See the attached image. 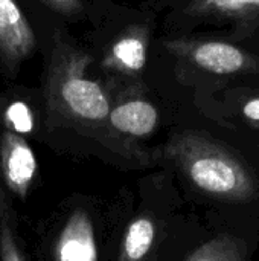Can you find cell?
I'll list each match as a JSON object with an SVG mask.
<instances>
[{
  "label": "cell",
  "mask_w": 259,
  "mask_h": 261,
  "mask_svg": "<svg viewBox=\"0 0 259 261\" xmlns=\"http://www.w3.org/2000/svg\"><path fill=\"white\" fill-rule=\"evenodd\" d=\"M183 34H203L259 54V0H177L171 14Z\"/></svg>",
  "instance_id": "277c9868"
},
{
  "label": "cell",
  "mask_w": 259,
  "mask_h": 261,
  "mask_svg": "<svg viewBox=\"0 0 259 261\" xmlns=\"http://www.w3.org/2000/svg\"><path fill=\"white\" fill-rule=\"evenodd\" d=\"M165 154L200 191L221 200H250L258 194L253 174L238 156L198 130H182L171 136Z\"/></svg>",
  "instance_id": "7a4b0ae2"
},
{
  "label": "cell",
  "mask_w": 259,
  "mask_h": 261,
  "mask_svg": "<svg viewBox=\"0 0 259 261\" xmlns=\"http://www.w3.org/2000/svg\"><path fill=\"white\" fill-rule=\"evenodd\" d=\"M90 63L92 57L84 50L55 38L44 81L47 113L53 121L98 138L108 147L127 151V142L110 127L111 101L105 89L87 73Z\"/></svg>",
  "instance_id": "6da1fadb"
},
{
  "label": "cell",
  "mask_w": 259,
  "mask_h": 261,
  "mask_svg": "<svg viewBox=\"0 0 259 261\" xmlns=\"http://www.w3.org/2000/svg\"><path fill=\"white\" fill-rule=\"evenodd\" d=\"M0 171L5 185L20 199H26L37 173V159L27 141L12 130L0 136Z\"/></svg>",
  "instance_id": "8992f818"
},
{
  "label": "cell",
  "mask_w": 259,
  "mask_h": 261,
  "mask_svg": "<svg viewBox=\"0 0 259 261\" xmlns=\"http://www.w3.org/2000/svg\"><path fill=\"white\" fill-rule=\"evenodd\" d=\"M55 255L58 261H98L92 222L85 213L76 211L69 217L56 242Z\"/></svg>",
  "instance_id": "9c48e42d"
},
{
  "label": "cell",
  "mask_w": 259,
  "mask_h": 261,
  "mask_svg": "<svg viewBox=\"0 0 259 261\" xmlns=\"http://www.w3.org/2000/svg\"><path fill=\"white\" fill-rule=\"evenodd\" d=\"M108 122L111 130L124 139L147 138L157 128L159 112L151 101L131 93L111 106Z\"/></svg>",
  "instance_id": "ba28073f"
},
{
  "label": "cell",
  "mask_w": 259,
  "mask_h": 261,
  "mask_svg": "<svg viewBox=\"0 0 259 261\" xmlns=\"http://www.w3.org/2000/svg\"><path fill=\"white\" fill-rule=\"evenodd\" d=\"M3 196H2V191H0V214H2V210H3Z\"/></svg>",
  "instance_id": "9a60e30c"
},
{
  "label": "cell",
  "mask_w": 259,
  "mask_h": 261,
  "mask_svg": "<svg viewBox=\"0 0 259 261\" xmlns=\"http://www.w3.org/2000/svg\"><path fill=\"white\" fill-rule=\"evenodd\" d=\"M183 76L211 90L259 87V54L203 34H183L163 41Z\"/></svg>",
  "instance_id": "3957f363"
},
{
  "label": "cell",
  "mask_w": 259,
  "mask_h": 261,
  "mask_svg": "<svg viewBox=\"0 0 259 261\" xmlns=\"http://www.w3.org/2000/svg\"><path fill=\"white\" fill-rule=\"evenodd\" d=\"M247 246L235 236H218L197 251H194L185 261H246Z\"/></svg>",
  "instance_id": "8fae6325"
},
{
  "label": "cell",
  "mask_w": 259,
  "mask_h": 261,
  "mask_svg": "<svg viewBox=\"0 0 259 261\" xmlns=\"http://www.w3.org/2000/svg\"><path fill=\"white\" fill-rule=\"evenodd\" d=\"M58 14L72 15L81 11L82 0H40Z\"/></svg>",
  "instance_id": "5bb4252c"
},
{
  "label": "cell",
  "mask_w": 259,
  "mask_h": 261,
  "mask_svg": "<svg viewBox=\"0 0 259 261\" xmlns=\"http://www.w3.org/2000/svg\"><path fill=\"white\" fill-rule=\"evenodd\" d=\"M3 211V210H2ZM0 261H27L20 249L15 232L6 216L0 214Z\"/></svg>",
  "instance_id": "4fadbf2b"
},
{
  "label": "cell",
  "mask_w": 259,
  "mask_h": 261,
  "mask_svg": "<svg viewBox=\"0 0 259 261\" xmlns=\"http://www.w3.org/2000/svg\"><path fill=\"white\" fill-rule=\"evenodd\" d=\"M156 239V225L151 217L139 216L127 228L118 261H145Z\"/></svg>",
  "instance_id": "30bf717a"
},
{
  "label": "cell",
  "mask_w": 259,
  "mask_h": 261,
  "mask_svg": "<svg viewBox=\"0 0 259 261\" xmlns=\"http://www.w3.org/2000/svg\"><path fill=\"white\" fill-rule=\"evenodd\" d=\"M151 32L147 24L127 28L107 49L102 67L125 76H137L145 69Z\"/></svg>",
  "instance_id": "52a82bcc"
},
{
  "label": "cell",
  "mask_w": 259,
  "mask_h": 261,
  "mask_svg": "<svg viewBox=\"0 0 259 261\" xmlns=\"http://www.w3.org/2000/svg\"><path fill=\"white\" fill-rule=\"evenodd\" d=\"M35 35L15 0H0V58L9 72L32 54Z\"/></svg>",
  "instance_id": "5b68a950"
},
{
  "label": "cell",
  "mask_w": 259,
  "mask_h": 261,
  "mask_svg": "<svg viewBox=\"0 0 259 261\" xmlns=\"http://www.w3.org/2000/svg\"><path fill=\"white\" fill-rule=\"evenodd\" d=\"M224 106L249 127L259 128V87H235L223 92Z\"/></svg>",
  "instance_id": "7c38bea8"
}]
</instances>
